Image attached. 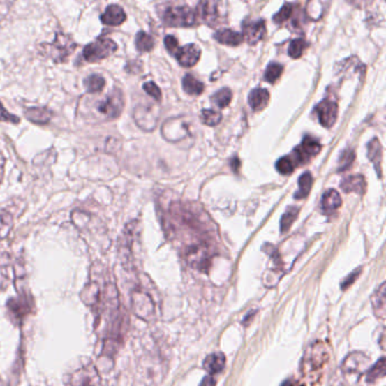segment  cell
I'll return each mask as SVG.
<instances>
[{
  "label": "cell",
  "mask_w": 386,
  "mask_h": 386,
  "mask_svg": "<svg viewBox=\"0 0 386 386\" xmlns=\"http://www.w3.org/2000/svg\"><path fill=\"white\" fill-rule=\"evenodd\" d=\"M369 369V358L365 353L355 351L348 355L342 362L341 371L348 383L357 384Z\"/></svg>",
  "instance_id": "obj_4"
},
{
  "label": "cell",
  "mask_w": 386,
  "mask_h": 386,
  "mask_svg": "<svg viewBox=\"0 0 386 386\" xmlns=\"http://www.w3.org/2000/svg\"><path fill=\"white\" fill-rule=\"evenodd\" d=\"M162 21L168 27H193L196 23V14L187 6H171L162 13Z\"/></svg>",
  "instance_id": "obj_5"
},
{
  "label": "cell",
  "mask_w": 386,
  "mask_h": 386,
  "mask_svg": "<svg viewBox=\"0 0 386 386\" xmlns=\"http://www.w3.org/2000/svg\"><path fill=\"white\" fill-rule=\"evenodd\" d=\"M298 185H299V189L298 192L295 194V198L297 200H300V198H305L307 195L311 192V186H313V176H311V172H305L300 176L299 181H298Z\"/></svg>",
  "instance_id": "obj_31"
},
{
  "label": "cell",
  "mask_w": 386,
  "mask_h": 386,
  "mask_svg": "<svg viewBox=\"0 0 386 386\" xmlns=\"http://www.w3.org/2000/svg\"><path fill=\"white\" fill-rule=\"evenodd\" d=\"M134 119L140 128L151 132L158 125L159 111L153 105H140L135 108Z\"/></svg>",
  "instance_id": "obj_12"
},
{
  "label": "cell",
  "mask_w": 386,
  "mask_h": 386,
  "mask_svg": "<svg viewBox=\"0 0 386 386\" xmlns=\"http://www.w3.org/2000/svg\"><path fill=\"white\" fill-rule=\"evenodd\" d=\"M8 276H7V273L3 272V267H0V289L3 290L6 288V285H8Z\"/></svg>",
  "instance_id": "obj_47"
},
{
  "label": "cell",
  "mask_w": 386,
  "mask_h": 386,
  "mask_svg": "<svg viewBox=\"0 0 386 386\" xmlns=\"http://www.w3.org/2000/svg\"><path fill=\"white\" fill-rule=\"evenodd\" d=\"M307 43H306L304 39H296L290 43L289 49H288V54L291 58H300L305 51Z\"/></svg>",
  "instance_id": "obj_37"
},
{
  "label": "cell",
  "mask_w": 386,
  "mask_h": 386,
  "mask_svg": "<svg viewBox=\"0 0 386 386\" xmlns=\"http://www.w3.org/2000/svg\"><path fill=\"white\" fill-rule=\"evenodd\" d=\"M84 87L87 89V93L90 94H96L103 91L105 87V80L101 75L93 74L89 76L84 81Z\"/></svg>",
  "instance_id": "obj_30"
},
{
  "label": "cell",
  "mask_w": 386,
  "mask_h": 386,
  "mask_svg": "<svg viewBox=\"0 0 386 386\" xmlns=\"http://www.w3.org/2000/svg\"><path fill=\"white\" fill-rule=\"evenodd\" d=\"M143 89L149 96H152L153 99L156 100V101H160V100H161V90H160L159 87H158L156 83L147 82V83L143 85Z\"/></svg>",
  "instance_id": "obj_42"
},
{
  "label": "cell",
  "mask_w": 386,
  "mask_h": 386,
  "mask_svg": "<svg viewBox=\"0 0 386 386\" xmlns=\"http://www.w3.org/2000/svg\"><path fill=\"white\" fill-rule=\"evenodd\" d=\"M126 13L118 5H110L107 7L105 12L100 16L102 23L109 27H119L126 21Z\"/></svg>",
  "instance_id": "obj_17"
},
{
  "label": "cell",
  "mask_w": 386,
  "mask_h": 386,
  "mask_svg": "<svg viewBox=\"0 0 386 386\" xmlns=\"http://www.w3.org/2000/svg\"><path fill=\"white\" fill-rule=\"evenodd\" d=\"M320 150H322V145L316 140L311 138V136H306L302 140V144L295 149L290 158L295 162L296 167L297 165H305L309 160L313 159L315 156H318Z\"/></svg>",
  "instance_id": "obj_11"
},
{
  "label": "cell",
  "mask_w": 386,
  "mask_h": 386,
  "mask_svg": "<svg viewBox=\"0 0 386 386\" xmlns=\"http://www.w3.org/2000/svg\"><path fill=\"white\" fill-rule=\"evenodd\" d=\"M282 72H283V67L280 65V64L273 63L271 65H269L267 70H265V81L269 82V83H276V80H278L280 76H281Z\"/></svg>",
  "instance_id": "obj_38"
},
{
  "label": "cell",
  "mask_w": 386,
  "mask_h": 386,
  "mask_svg": "<svg viewBox=\"0 0 386 386\" xmlns=\"http://www.w3.org/2000/svg\"><path fill=\"white\" fill-rule=\"evenodd\" d=\"M132 309L141 320L151 322L156 318V304L145 291L135 290L132 294Z\"/></svg>",
  "instance_id": "obj_8"
},
{
  "label": "cell",
  "mask_w": 386,
  "mask_h": 386,
  "mask_svg": "<svg viewBox=\"0 0 386 386\" xmlns=\"http://www.w3.org/2000/svg\"><path fill=\"white\" fill-rule=\"evenodd\" d=\"M225 366V357L222 353H212L204 360L203 367L207 374H220Z\"/></svg>",
  "instance_id": "obj_23"
},
{
  "label": "cell",
  "mask_w": 386,
  "mask_h": 386,
  "mask_svg": "<svg viewBox=\"0 0 386 386\" xmlns=\"http://www.w3.org/2000/svg\"><path fill=\"white\" fill-rule=\"evenodd\" d=\"M353 160H355V153H353V151H344V152L342 153L341 156H340V161H339V170H347V169L352 165Z\"/></svg>",
  "instance_id": "obj_41"
},
{
  "label": "cell",
  "mask_w": 386,
  "mask_h": 386,
  "mask_svg": "<svg viewBox=\"0 0 386 386\" xmlns=\"http://www.w3.org/2000/svg\"><path fill=\"white\" fill-rule=\"evenodd\" d=\"M385 358L382 357L376 364H374L371 367L369 366V369L366 371V382L367 383H375L378 380H382L385 376Z\"/></svg>",
  "instance_id": "obj_28"
},
{
  "label": "cell",
  "mask_w": 386,
  "mask_h": 386,
  "mask_svg": "<svg viewBox=\"0 0 386 386\" xmlns=\"http://www.w3.org/2000/svg\"><path fill=\"white\" fill-rule=\"evenodd\" d=\"M329 359V352L327 344L322 341L311 344L302 357L300 365L302 376L307 380V383H318Z\"/></svg>",
  "instance_id": "obj_1"
},
{
  "label": "cell",
  "mask_w": 386,
  "mask_h": 386,
  "mask_svg": "<svg viewBox=\"0 0 386 386\" xmlns=\"http://www.w3.org/2000/svg\"><path fill=\"white\" fill-rule=\"evenodd\" d=\"M201 384H211V385H213V384H216V380H213L212 378H205L202 380Z\"/></svg>",
  "instance_id": "obj_49"
},
{
  "label": "cell",
  "mask_w": 386,
  "mask_h": 386,
  "mask_svg": "<svg viewBox=\"0 0 386 386\" xmlns=\"http://www.w3.org/2000/svg\"><path fill=\"white\" fill-rule=\"evenodd\" d=\"M5 163H6V160L3 158V154H0V184L3 180V172H5Z\"/></svg>",
  "instance_id": "obj_48"
},
{
  "label": "cell",
  "mask_w": 386,
  "mask_h": 386,
  "mask_svg": "<svg viewBox=\"0 0 386 386\" xmlns=\"http://www.w3.org/2000/svg\"><path fill=\"white\" fill-rule=\"evenodd\" d=\"M276 170L281 175H290L295 170V162L290 156H283L276 162Z\"/></svg>",
  "instance_id": "obj_39"
},
{
  "label": "cell",
  "mask_w": 386,
  "mask_h": 386,
  "mask_svg": "<svg viewBox=\"0 0 386 386\" xmlns=\"http://www.w3.org/2000/svg\"><path fill=\"white\" fill-rule=\"evenodd\" d=\"M340 186L344 193L364 194L366 191V180L362 175H352L344 178Z\"/></svg>",
  "instance_id": "obj_19"
},
{
  "label": "cell",
  "mask_w": 386,
  "mask_h": 386,
  "mask_svg": "<svg viewBox=\"0 0 386 386\" xmlns=\"http://www.w3.org/2000/svg\"><path fill=\"white\" fill-rule=\"evenodd\" d=\"M371 305L376 318L384 320L386 314V285L382 283L371 297Z\"/></svg>",
  "instance_id": "obj_18"
},
{
  "label": "cell",
  "mask_w": 386,
  "mask_h": 386,
  "mask_svg": "<svg viewBox=\"0 0 386 386\" xmlns=\"http://www.w3.org/2000/svg\"><path fill=\"white\" fill-rule=\"evenodd\" d=\"M135 45H136V49L140 52H149L152 50L154 47V40L150 34H145L143 31L138 32L136 34V39H135Z\"/></svg>",
  "instance_id": "obj_32"
},
{
  "label": "cell",
  "mask_w": 386,
  "mask_h": 386,
  "mask_svg": "<svg viewBox=\"0 0 386 386\" xmlns=\"http://www.w3.org/2000/svg\"><path fill=\"white\" fill-rule=\"evenodd\" d=\"M298 213H299L298 207H288V210L282 216L281 223H280V229H281L282 234H285V232L290 230L291 225H292L297 216H298Z\"/></svg>",
  "instance_id": "obj_33"
},
{
  "label": "cell",
  "mask_w": 386,
  "mask_h": 386,
  "mask_svg": "<svg viewBox=\"0 0 386 386\" xmlns=\"http://www.w3.org/2000/svg\"><path fill=\"white\" fill-rule=\"evenodd\" d=\"M13 228V216L6 211H0V239L8 236Z\"/></svg>",
  "instance_id": "obj_35"
},
{
  "label": "cell",
  "mask_w": 386,
  "mask_h": 386,
  "mask_svg": "<svg viewBox=\"0 0 386 386\" xmlns=\"http://www.w3.org/2000/svg\"><path fill=\"white\" fill-rule=\"evenodd\" d=\"M186 260H187V263L195 269L205 272L210 267L211 260H212L210 246L207 245L205 242H200V243L191 246L186 252Z\"/></svg>",
  "instance_id": "obj_7"
},
{
  "label": "cell",
  "mask_w": 386,
  "mask_h": 386,
  "mask_svg": "<svg viewBox=\"0 0 386 386\" xmlns=\"http://www.w3.org/2000/svg\"><path fill=\"white\" fill-rule=\"evenodd\" d=\"M0 121H6V123L18 124L21 119L15 116V114H9L8 111L5 109L3 103L0 102Z\"/></svg>",
  "instance_id": "obj_43"
},
{
  "label": "cell",
  "mask_w": 386,
  "mask_h": 386,
  "mask_svg": "<svg viewBox=\"0 0 386 386\" xmlns=\"http://www.w3.org/2000/svg\"><path fill=\"white\" fill-rule=\"evenodd\" d=\"M265 32H267L265 22L262 21V20L256 22H245L244 23L243 36L244 38H246L249 45H256L258 41L263 39Z\"/></svg>",
  "instance_id": "obj_16"
},
{
  "label": "cell",
  "mask_w": 386,
  "mask_h": 386,
  "mask_svg": "<svg viewBox=\"0 0 386 386\" xmlns=\"http://www.w3.org/2000/svg\"><path fill=\"white\" fill-rule=\"evenodd\" d=\"M360 272H362V269H357L351 276H347V279H346L343 283H342V289H347L349 285H352L353 281L356 280L357 276H358V274H360Z\"/></svg>",
  "instance_id": "obj_45"
},
{
  "label": "cell",
  "mask_w": 386,
  "mask_h": 386,
  "mask_svg": "<svg viewBox=\"0 0 386 386\" xmlns=\"http://www.w3.org/2000/svg\"><path fill=\"white\" fill-rule=\"evenodd\" d=\"M183 87L187 94L191 96H200L204 91V84L198 81L194 76L186 75L183 80Z\"/></svg>",
  "instance_id": "obj_29"
},
{
  "label": "cell",
  "mask_w": 386,
  "mask_h": 386,
  "mask_svg": "<svg viewBox=\"0 0 386 386\" xmlns=\"http://www.w3.org/2000/svg\"><path fill=\"white\" fill-rule=\"evenodd\" d=\"M175 54L181 66L192 67L196 65L200 60L201 49L198 48V45H185L183 48L177 49Z\"/></svg>",
  "instance_id": "obj_15"
},
{
  "label": "cell",
  "mask_w": 386,
  "mask_h": 386,
  "mask_svg": "<svg viewBox=\"0 0 386 386\" xmlns=\"http://www.w3.org/2000/svg\"><path fill=\"white\" fill-rule=\"evenodd\" d=\"M315 114H318L320 125L327 128L332 127L338 118V105L336 102L324 100L315 107Z\"/></svg>",
  "instance_id": "obj_13"
},
{
  "label": "cell",
  "mask_w": 386,
  "mask_h": 386,
  "mask_svg": "<svg viewBox=\"0 0 386 386\" xmlns=\"http://www.w3.org/2000/svg\"><path fill=\"white\" fill-rule=\"evenodd\" d=\"M232 99V92L229 89H222L212 96V100L218 108H225Z\"/></svg>",
  "instance_id": "obj_36"
},
{
  "label": "cell",
  "mask_w": 386,
  "mask_h": 386,
  "mask_svg": "<svg viewBox=\"0 0 386 386\" xmlns=\"http://www.w3.org/2000/svg\"><path fill=\"white\" fill-rule=\"evenodd\" d=\"M73 384H99V375L96 373V369L91 366L87 369H81L74 374L72 378Z\"/></svg>",
  "instance_id": "obj_25"
},
{
  "label": "cell",
  "mask_w": 386,
  "mask_h": 386,
  "mask_svg": "<svg viewBox=\"0 0 386 386\" xmlns=\"http://www.w3.org/2000/svg\"><path fill=\"white\" fill-rule=\"evenodd\" d=\"M96 101L98 102L96 103L94 112L102 120L117 119L123 112L124 105H125L123 93L117 89Z\"/></svg>",
  "instance_id": "obj_3"
},
{
  "label": "cell",
  "mask_w": 386,
  "mask_h": 386,
  "mask_svg": "<svg viewBox=\"0 0 386 386\" xmlns=\"http://www.w3.org/2000/svg\"><path fill=\"white\" fill-rule=\"evenodd\" d=\"M198 16L210 27L218 24L220 18L223 16L222 0H201L196 12V17Z\"/></svg>",
  "instance_id": "obj_10"
},
{
  "label": "cell",
  "mask_w": 386,
  "mask_h": 386,
  "mask_svg": "<svg viewBox=\"0 0 386 386\" xmlns=\"http://www.w3.org/2000/svg\"><path fill=\"white\" fill-rule=\"evenodd\" d=\"M118 47L111 39L99 38L94 43H89L83 50V57L87 63H98L105 58L110 57L117 51Z\"/></svg>",
  "instance_id": "obj_6"
},
{
  "label": "cell",
  "mask_w": 386,
  "mask_h": 386,
  "mask_svg": "<svg viewBox=\"0 0 386 386\" xmlns=\"http://www.w3.org/2000/svg\"><path fill=\"white\" fill-rule=\"evenodd\" d=\"M165 48L168 49L170 54H175L177 49H178V41H177L176 38L172 36H167L165 38Z\"/></svg>",
  "instance_id": "obj_44"
},
{
  "label": "cell",
  "mask_w": 386,
  "mask_h": 386,
  "mask_svg": "<svg viewBox=\"0 0 386 386\" xmlns=\"http://www.w3.org/2000/svg\"><path fill=\"white\" fill-rule=\"evenodd\" d=\"M292 10H294V5L292 3H285V6L282 7L279 13H276L274 15L273 21L276 22V24L285 23L292 15Z\"/></svg>",
  "instance_id": "obj_40"
},
{
  "label": "cell",
  "mask_w": 386,
  "mask_h": 386,
  "mask_svg": "<svg viewBox=\"0 0 386 386\" xmlns=\"http://www.w3.org/2000/svg\"><path fill=\"white\" fill-rule=\"evenodd\" d=\"M201 120L202 123L205 124L207 126H216L221 123L222 114L218 111L205 109L202 111Z\"/></svg>",
  "instance_id": "obj_34"
},
{
  "label": "cell",
  "mask_w": 386,
  "mask_h": 386,
  "mask_svg": "<svg viewBox=\"0 0 386 386\" xmlns=\"http://www.w3.org/2000/svg\"><path fill=\"white\" fill-rule=\"evenodd\" d=\"M32 304L30 302V298L27 295H22L17 298H13L9 300L7 309H8L9 314L12 316L13 320L15 322H20L24 320L25 316L29 315L31 311Z\"/></svg>",
  "instance_id": "obj_14"
},
{
  "label": "cell",
  "mask_w": 386,
  "mask_h": 386,
  "mask_svg": "<svg viewBox=\"0 0 386 386\" xmlns=\"http://www.w3.org/2000/svg\"><path fill=\"white\" fill-rule=\"evenodd\" d=\"M329 5V0H309L306 14L313 21H320Z\"/></svg>",
  "instance_id": "obj_24"
},
{
  "label": "cell",
  "mask_w": 386,
  "mask_h": 386,
  "mask_svg": "<svg viewBox=\"0 0 386 386\" xmlns=\"http://www.w3.org/2000/svg\"><path fill=\"white\" fill-rule=\"evenodd\" d=\"M214 39L221 45H239L243 43L244 36L238 32H235V31L223 29V30L216 31Z\"/></svg>",
  "instance_id": "obj_27"
},
{
  "label": "cell",
  "mask_w": 386,
  "mask_h": 386,
  "mask_svg": "<svg viewBox=\"0 0 386 386\" xmlns=\"http://www.w3.org/2000/svg\"><path fill=\"white\" fill-rule=\"evenodd\" d=\"M382 156H383V152H382V145H380V141L378 138L371 140L367 147V156L373 162L380 178L382 177V158H383Z\"/></svg>",
  "instance_id": "obj_22"
},
{
  "label": "cell",
  "mask_w": 386,
  "mask_h": 386,
  "mask_svg": "<svg viewBox=\"0 0 386 386\" xmlns=\"http://www.w3.org/2000/svg\"><path fill=\"white\" fill-rule=\"evenodd\" d=\"M341 196L336 189H327L322 198V210L327 214L336 212L341 207Z\"/></svg>",
  "instance_id": "obj_21"
},
{
  "label": "cell",
  "mask_w": 386,
  "mask_h": 386,
  "mask_svg": "<svg viewBox=\"0 0 386 386\" xmlns=\"http://www.w3.org/2000/svg\"><path fill=\"white\" fill-rule=\"evenodd\" d=\"M25 117L36 125H47L52 118V111L45 107L29 108L25 111Z\"/></svg>",
  "instance_id": "obj_20"
},
{
  "label": "cell",
  "mask_w": 386,
  "mask_h": 386,
  "mask_svg": "<svg viewBox=\"0 0 386 386\" xmlns=\"http://www.w3.org/2000/svg\"><path fill=\"white\" fill-rule=\"evenodd\" d=\"M348 1L358 8H365L373 3V0H348Z\"/></svg>",
  "instance_id": "obj_46"
},
{
  "label": "cell",
  "mask_w": 386,
  "mask_h": 386,
  "mask_svg": "<svg viewBox=\"0 0 386 386\" xmlns=\"http://www.w3.org/2000/svg\"><path fill=\"white\" fill-rule=\"evenodd\" d=\"M75 41L65 34H57L54 38V43L48 45H40V49L45 51L47 57L51 58L56 64L66 63L68 58L72 56L75 50Z\"/></svg>",
  "instance_id": "obj_2"
},
{
  "label": "cell",
  "mask_w": 386,
  "mask_h": 386,
  "mask_svg": "<svg viewBox=\"0 0 386 386\" xmlns=\"http://www.w3.org/2000/svg\"><path fill=\"white\" fill-rule=\"evenodd\" d=\"M189 134H191V129L185 118H171L162 126L163 138L171 143L183 141L189 136Z\"/></svg>",
  "instance_id": "obj_9"
},
{
  "label": "cell",
  "mask_w": 386,
  "mask_h": 386,
  "mask_svg": "<svg viewBox=\"0 0 386 386\" xmlns=\"http://www.w3.org/2000/svg\"><path fill=\"white\" fill-rule=\"evenodd\" d=\"M269 93L265 89H254L249 93V105L254 110H263L269 103Z\"/></svg>",
  "instance_id": "obj_26"
}]
</instances>
